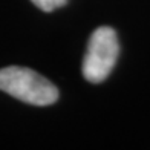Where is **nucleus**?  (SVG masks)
<instances>
[{
  "mask_svg": "<svg viewBox=\"0 0 150 150\" xmlns=\"http://www.w3.org/2000/svg\"><path fill=\"white\" fill-rule=\"evenodd\" d=\"M0 91L32 106H49L58 100V89L54 83L20 66L0 69Z\"/></svg>",
  "mask_w": 150,
  "mask_h": 150,
  "instance_id": "f257e3e1",
  "label": "nucleus"
},
{
  "mask_svg": "<svg viewBox=\"0 0 150 150\" xmlns=\"http://www.w3.org/2000/svg\"><path fill=\"white\" fill-rule=\"evenodd\" d=\"M120 54L117 32L109 26L95 29L83 60V75L89 83H101L112 72Z\"/></svg>",
  "mask_w": 150,
  "mask_h": 150,
  "instance_id": "f03ea898",
  "label": "nucleus"
},
{
  "mask_svg": "<svg viewBox=\"0 0 150 150\" xmlns=\"http://www.w3.org/2000/svg\"><path fill=\"white\" fill-rule=\"evenodd\" d=\"M31 2L42 11L51 12V11L57 9V8H61L63 5H66L67 0H31Z\"/></svg>",
  "mask_w": 150,
  "mask_h": 150,
  "instance_id": "7ed1b4c3",
  "label": "nucleus"
}]
</instances>
